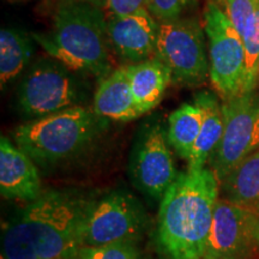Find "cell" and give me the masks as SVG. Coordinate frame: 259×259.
<instances>
[{"instance_id":"1","label":"cell","mask_w":259,"mask_h":259,"mask_svg":"<svg viewBox=\"0 0 259 259\" xmlns=\"http://www.w3.org/2000/svg\"><path fill=\"white\" fill-rule=\"evenodd\" d=\"M93 198L72 190L44 191L4 227L5 259H72Z\"/></svg>"},{"instance_id":"2","label":"cell","mask_w":259,"mask_h":259,"mask_svg":"<svg viewBox=\"0 0 259 259\" xmlns=\"http://www.w3.org/2000/svg\"><path fill=\"white\" fill-rule=\"evenodd\" d=\"M219 194L211 168L178 174L158 211V241L170 259L204 258Z\"/></svg>"},{"instance_id":"3","label":"cell","mask_w":259,"mask_h":259,"mask_svg":"<svg viewBox=\"0 0 259 259\" xmlns=\"http://www.w3.org/2000/svg\"><path fill=\"white\" fill-rule=\"evenodd\" d=\"M34 41L54 59L100 82L112 73L107 17L100 5L59 3L53 27L47 34H34Z\"/></svg>"},{"instance_id":"4","label":"cell","mask_w":259,"mask_h":259,"mask_svg":"<svg viewBox=\"0 0 259 259\" xmlns=\"http://www.w3.org/2000/svg\"><path fill=\"white\" fill-rule=\"evenodd\" d=\"M106 122L94 109L77 106L18 126L12 137L37 167L48 169L87 153Z\"/></svg>"},{"instance_id":"5","label":"cell","mask_w":259,"mask_h":259,"mask_svg":"<svg viewBox=\"0 0 259 259\" xmlns=\"http://www.w3.org/2000/svg\"><path fill=\"white\" fill-rule=\"evenodd\" d=\"M78 73L52 57L37 61L19 84L17 99L22 115L36 120L83 106L89 85Z\"/></svg>"},{"instance_id":"6","label":"cell","mask_w":259,"mask_h":259,"mask_svg":"<svg viewBox=\"0 0 259 259\" xmlns=\"http://www.w3.org/2000/svg\"><path fill=\"white\" fill-rule=\"evenodd\" d=\"M147 226L143 206L130 193L114 191L92 199L79 231L80 246L137 242Z\"/></svg>"},{"instance_id":"7","label":"cell","mask_w":259,"mask_h":259,"mask_svg":"<svg viewBox=\"0 0 259 259\" xmlns=\"http://www.w3.org/2000/svg\"><path fill=\"white\" fill-rule=\"evenodd\" d=\"M223 134L209 160L220 183L259 150V95L244 94L223 100Z\"/></svg>"},{"instance_id":"8","label":"cell","mask_w":259,"mask_h":259,"mask_svg":"<svg viewBox=\"0 0 259 259\" xmlns=\"http://www.w3.org/2000/svg\"><path fill=\"white\" fill-rule=\"evenodd\" d=\"M209 40L210 79L223 100L241 95L245 73V46L228 16L215 2L204 11Z\"/></svg>"},{"instance_id":"9","label":"cell","mask_w":259,"mask_h":259,"mask_svg":"<svg viewBox=\"0 0 259 259\" xmlns=\"http://www.w3.org/2000/svg\"><path fill=\"white\" fill-rule=\"evenodd\" d=\"M155 57L167 65L174 84L198 85L210 73L202 27L194 19L160 22Z\"/></svg>"},{"instance_id":"10","label":"cell","mask_w":259,"mask_h":259,"mask_svg":"<svg viewBox=\"0 0 259 259\" xmlns=\"http://www.w3.org/2000/svg\"><path fill=\"white\" fill-rule=\"evenodd\" d=\"M169 142L160 124L147 128L142 135L131 160V179L148 198L162 200L178 173Z\"/></svg>"},{"instance_id":"11","label":"cell","mask_w":259,"mask_h":259,"mask_svg":"<svg viewBox=\"0 0 259 259\" xmlns=\"http://www.w3.org/2000/svg\"><path fill=\"white\" fill-rule=\"evenodd\" d=\"M255 248L253 206L219 198L204 259H251Z\"/></svg>"},{"instance_id":"12","label":"cell","mask_w":259,"mask_h":259,"mask_svg":"<svg viewBox=\"0 0 259 259\" xmlns=\"http://www.w3.org/2000/svg\"><path fill=\"white\" fill-rule=\"evenodd\" d=\"M160 23L147 8L125 16H107L109 44L119 57L142 63L156 54Z\"/></svg>"},{"instance_id":"13","label":"cell","mask_w":259,"mask_h":259,"mask_svg":"<svg viewBox=\"0 0 259 259\" xmlns=\"http://www.w3.org/2000/svg\"><path fill=\"white\" fill-rule=\"evenodd\" d=\"M42 181L35 162L14 145L9 138H0V193L10 200L34 202L41 196Z\"/></svg>"},{"instance_id":"14","label":"cell","mask_w":259,"mask_h":259,"mask_svg":"<svg viewBox=\"0 0 259 259\" xmlns=\"http://www.w3.org/2000/svg\"><path fill=\"white\" fill-rule=\"evenodd\" d=\"M93 109L107 120L131 121L142 115L136 102L126 67L113 71L97 87L93 100Z\"/></svg>"},{"instance_id":"15","label":"cell","mask_w":259,"mask_h":259,"mask_svg":"<svg viewBox=\"0 0 259 259\" xmlns=\"http://www.w3.org/2000/svg\"><path fill=\"white\" fill-rule=\"evenodd\" d=\"M126 72L142 115L161 102L171 83L170 70L157 58L126 66Z\"/></svg>"},{"instance_id":"16","label":"cell","mask_w":259,"mask_h":259,"mask_svg":"<svg viewBox=\"0 0 259 259\" xmlns=\"http://www.w3.org/2000/svg\"><path fill=\"white\" fill-rule=\"evenodd\" d=\"M194 103L202 111V126L191 154L187 170H199L205 167L223 134L222 105L211 92H200L194 97Z\"/></svg>"},{"instance_id":"17","label":"cell","mask_w":259,"mask_h":259,"mask_svg":"<svg viewBox=\"0 0 259 259\" xmlns=\"http://www.w3.org/2000/svg\"><path fill=\"white\" fill-rule=\"evenodd\" d=\"M222 198L245 206L259 203V150L242 161L220 183Z\"/></svg>"},{"instance_id":"18","label":"cell","mask_w":259,"mask_h":259,"mask_svg":"<svg viewBox=\"0 0 259 259\" xmlns=\"http://www.w3.org/2000/svg\"><path fill=\"white\" fill-rule=\"evenodd\" d=\"M34 38L17 29L3 28L0 31V82L2 88L17 78L30 63Z\"/></svg>"},{"instance_id":"19","label":"cell","mask_w":259,"mask_h":259,"mask_svg":"<svg viewBox=\"0 0 259 259\" xmlns=\"http://www.w3.org/2000/svg\"><path fill=\"white\" fill-rule=\"evenodd\" d=\"M202 126V111L196 103H185L171 113L167 137L181 158L189 161Z\"/></svg>"},{"instance_id":"20","label":"cell","mask_w":259,"mask_h":259,"mask_svg":"<svg viewBox=\"0 0 259 259\" xmlns=\"http://www.w3.org/2000/svg\"><path fill=\"white\" fill-rule=\"evenodd\" d=\"M245 73L241 95L255 92L259 79V0H255L254 15L244 38Z\"/></svg>"},{"instance_id":"21","label":"cell","mask_w":259,"mask_h":259,"mask_svg":"<svg viewBox=\"0 0 259 259\" xmlns=\"http://www.w3.org/2000/svg\"><path fill=\"white\" fill-rule=\"evenodd\" d=\"M72 259H141L137 242L125 241L99 246H80Z\"/></svg>"},{"instance_id":"22","label":"cell","mask_w":259,"mask_h":259,"mask_svg":"<svg viewBox=\"0 0 259 259\" xmlns=\"http://www.w3.org/2000/svg\"><path fill=\"white\" fill-rule=\"evenodd\" d=\"M226 14L241 37L244 38L252 17L254 15L255 0H225Z\"/></svg>"},{"instance_id":"23","label":"cell","mask_w":259,"mask_h":259,"mask_svg":"<svg viewBox=\"0 0 259 259\" xmlns=\"http://www.w3.org/2000/svg\"><path fill=\"white\" fill-rule=\"evenodd\" d=\"M193 0H148L147 9L160 22L179 18Z\"/></svg>"},{"instance_id":"24","label":"cell","mask_w":259,"mask_h":259,"mask_svg":"<svg viewBox=\"0 0 259 259\" xmlns=\"http://www.w3.org/2000/svg\"><path fill=\"white\" fill-rule=\"evenodd\" d=\"M148 0H103L108 15L125 16L147 8Z\"/></svg>"},{"instance_id":"25","label":"cell","mask_w":259,"mask_h":259,"mask_svg":"<svg viewBox=\"0 0 259 259\" xmlns=\"http://www.w3.org/2000/svg\"><path fill=\"white\" fill-rule=\"evenodd\" d=\"M254 210V236L257 242V248H259V203L253 206Z\"/></svg>"},{"instance_id":"26","label":"cell","mask_w":259,"mask_h":259,"mask_svg":"<svg viewBox=\"0 0 259 259\" xmlns=\"http://www.w3.org/2000/svg\"><path fill=\"white\" fill-rule=\"evenodd\" d=\"M59 3H90L101 6V0H59Z\"/></svg>"},{"instance_id":"27","label":"cell","mask_w":259,"mask_h":259,"mask_svg":"<svg viewBox=\"0 0 259 259\" xmlns=\"http://www.w3.org/2000/svg\"><path fill=\"white\" fill-rule=\"evenodd\" d=\"M215 3H218V4L219 5H225V0H216V2Z\"/></svg>"},{"instance_id":"28","label":"cell","mask_w":259,"mask_h":259,"mask_svg":"<svg viewBox=\"0 0 259 259\" xmlns=\"http://www.w3.org/2000/svg\"><path fill=\"white\" fill-rule=\"evenodd\" d=\"M0 259H5L4 257H3V255H2V257H0Z\"/></svg>"},{"instance_id":"29","label":"cell","mask_w":259,"mask_h":259,"mask_svg":"<svg viewBox=\"0 0 259 259\" xmlns=\"http://www.w3.org/2000/svg\"><path fill=\"white\" fill-rule=\"evenodd\" d=\"M12 2H15V0H12Z\"/></svg>"},{"instance_id":"30","label":"cell","mask_w":259,"mask_h":259,"mask_svg":"<svg viewBox=\"0 0 259 259\" xmlns=\"http://www.w3.org/2000/svg\"><path fill=\"white\" fill-rule=\"evenodd\" d=\"M203 259H204V258H203Z\"/></svg>"}]
</instances>
